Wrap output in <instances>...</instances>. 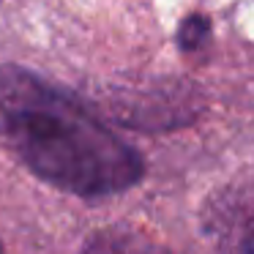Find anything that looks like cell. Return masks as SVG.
Listing matches in <instances>:
<instances>
[{
	"label": "cell",
	"mask_w": 254,
	"mask_h": 254,
	"mask_svg": "<svg viewBox=\"0 0 254 254\" xmlns=\"http://www.w3.org/2000/svg\"><path fill=\"white\" fill-rule=\"evenodd\" d=\"M0 145L39 181L82 199L134 189L145 161L82 101L17 63L0 66Z\"/></svg>",
	"instance_id": "6da1fadb"
},
{
	"label": "cell",
	"mask_w": 254,
	"mask_h": 254,
	"mask_svg": "<svg viewBox=\"0 0 254 254\" xmlns=\"http://www.w3.org/2000/svg\"><path fill=\"white\" fill-rule=\"evenodd\" d=\"M79 254H170L159 241L126 227H107L88 235Z\"/></svg>",
	"instance_id": "7a4b0ae2"
},
{
	"label": "cell",
	"mask_w": 254,
	"mask_h": 254,
	"mask_svg": "<svg viewBox=\"0 0 254 254\" xmlns=\"http://www.w3.org/2000/svg\"><path fill=\"white\" fill-rule=\"evenodd\" d=\"M210 33V22L205 17H189L186 22L181 25L178 30V41H181V50L191 52V50H199L202 41L208 39Z\"/></svg>",
	"instance_id": "3957f363"
},
{
	"label": "cell",
	"mask_w": 254,
	"mask_h": 254,
	"mask_svg": "<svg viewBox=\"0 0 254 254\" xmlns=\"http://www.w3.org/2000/svg\"><path fill=\"white\" fill-rule=\"evenodd\" d=\"M241 252H243V254H254V210L246 216V221H243V232H241Z\"/></svg>",
	"instance_id": "277c9868"
},
{
	"label": "cell",
	"mask_w": 254,
	"mask_h": 254,
	"mask_svg": "<svg viewBox=\"0 0 254 254\" xmlns=\"http://www.w3.org/2000/svg\"><path fill=\"white\" fill-rule=\"evenodd\" d=\"M0 254H3V249H0Z\"/></svg>",
	"instance_id": "5b68a950"
}]
</instances>
